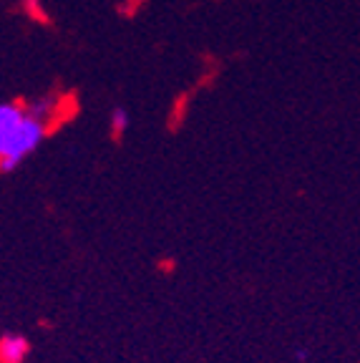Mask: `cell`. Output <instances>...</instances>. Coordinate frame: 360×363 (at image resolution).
<instances>
[{
    "instance_id": "7a4b0ae2",
    "label": "cell",
    "mask_w": 360,
    "mask_h": 363,
    "mask_svg": "<svg viewBox=\"0 0 360 363\" xmlns=\"http://www.w3.org/2000/svg\"><path fill=\"white\" fill-rule=\"evenodd\" d=\"M30 353V343L21 333H3L0 338V361L3 363H23Z\"/></svg>"
},
{
    "instance_id": "3957f363",
    "label": "cell",
    "mask_w": 360,
    "mask_h": 363,
    "mask_svg": "<svg viewBox=\"0 0 360 363\" xmlns=\"http://www.w3.org/2000/svg\"><path fill=\"white\" fill-rule=\"evenodd\" d=\"M26 108H28V113L30 116H35V119H40V121H48L56 116V111H58V96L56 94H45V96H35V99H30V101H26Z\"/></svg>"
},
{
    "instance_id": "5b68a950",
    "label": "cell",
    "mask_w": 360,
    "mask_h": 363,
    "mask_svg": "<svg viewBox=\"0 0 360 363\" xmlns=\"http://www.w3.org/2000/svg\"><path fill=\"white\" fill-rule=\"evenodd\" d=\"M23 8H26V13H28L33 21H40L45 23L48 21V16H45L43 6H40V0H23Z\"/></svg>"
},
{
    "instance_id": "6da1fadb",
    "label": "cell",
    "mask_w": 360,
    "mask_h": 363,
    "mask_svg": "<svg viewBox=\"0 0 360 363\" xmlns=\"http://www.w3.org/2000/svg\"><path fill=\"white\" fill-rule=\"evenodd\" d=\"M48 124L30 116L26 104L6 101L0 106V169L13 172L43 144Z\"/></svg>"
},
{
    "instance_id": "8992f818",
    "label": "cell",
    "mask_w": 360,
    "mask_h": 363,
    "mask_svg": "<svg viewBox=\"0 0 360 363\" xmlns=\"http://www.w3.org/2000/svg\"><path fill=\"white\" fill-rule=\"evenodd\" d=\"M295 358H298V361H308L310 351H308V348H295Z\"/></svg>"
},
{
    "instance_id": "277c9868",
    "label": "cell",
    "mask_w": 360,
    "mask_h": 363,
    "mask_svg": "<svg viewBox=\"0 0 360 363\" xmlns=\"http://www.w3.org/2000/svg\"><path fill=\"white\" fill-rule=\"evenodd\" d=\"M108 126H111L113 139H121L131 126V113L124 106H113L111 113H108Z\"/></svg>"
}]
</instances>
